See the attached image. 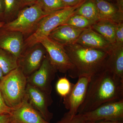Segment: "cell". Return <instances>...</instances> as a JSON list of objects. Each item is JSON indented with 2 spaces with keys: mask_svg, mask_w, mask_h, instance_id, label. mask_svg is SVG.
Masks as SVG:
<instances>
[{
  "mask_svg": "<svg viewBox=\"0 0 123 123\" xmlns=\"http://www.w3.org/2000/svg\"><path fill=\"white\" fill-rule=\"evenodd\" d=\"M56 123H88L83 118L81 114H77L71 116L68 112L65 113L60 120Z\"/></svg>",
  "mask_w": 123,
  "mask_h": 123,
  "instance_id": "cell-25",
  "label": "cell"
},
{
  "mask_svg": "<svg viewBox=\"0 0 123 123\" xmlns=\"http://www.w3.org/2000/svg\"><path fill=\"white\" fill-rule=\"evenodd\" d=\"M13 109L9 107L6 105L2 98L1 93L0 92V110H4L10 114Z\"/></svg>",
  "mask_w": 123,
  "mask_h": 123,
  "instance_id": "cell-28",
  "label": "cell"
},
{
  "mask_svg": "<svg viewBox=\"0 0 123 123\" xmlns=\"http://www.w3.org/2000/svg\"><path fill=\"white\" fill-rule=\"evenodd\" d=\"M85 30L64 24L53 30L48 37L59 44L65 46L76 43L80 35Z\"/></svg>",
  "mask_w": 123,
  "mask_h": 123,
  "instance_id": "cell-14",
  "label": "cell"
},
{
  "mask_svg": "<svg viewBox=\"0 0 123 123\" xmlns=\"http://www.w3.org/2000/svg\"><path fill=\"white\" fill-rule=\"evenodd\" d=\"M10 114L11 123H50L46 121L29 102L26 97Z\"/></svg>",
  "mask_w": 123,
  "mask_h": 123,
  "instance_id": "cell-12",
  "label": "cell"
},
{
  "mask_svg": "<svg viewBox=\"0 0 123 123\" xmlns=\"http://www.w3.org/2000/svg\"><path fill=\"white\" fill-rule=\"evenodd\" d=\"M0 48L7 51L18 58L25 50L24 35L18 31L0 29Z\"/></svg>",
  "mask_w": 123,
  "mask_h": 123,
  "instance_id": "cell-13",
  "label": "cell"
},
{
  "mask_svg": "<svg viewBox=\"0 0 123 123\" xmlns=\"http://www.w3.org/2000/svg\"><path fill=\"white\" fill-rule=\"evenodd\" d=\"M47 54L40 43L28 48L18 58V67L27 77L39 68Z\"/></svg>",
  "mask_w": 123,
  "mask_h": 123,
  "instance_id": "cell-9",
  "label": "cell"
},
{
  "mask_svg": "<svg viewBox=\"0 0 123 123\" xmlns=\"http://www.w3.org/2000/svg\"><path fill=\"white\" fill-rule=\"evenodd\" d=\"M73 85L66 77L60 78L58 79L56 85V92L59 95L64 98L69 94Z\"/></svg>",
  "mask_w": 123,
  "mask_h": 123,
  "instance_id": "cell-24",
  "label": "cell"
},
{
  "mask_svg": "<svg viewBox=\"0 0 123 123\" xmlns=\"http://www.w3.org/2000/svg\"><path fill=\"white\" fill-rule=\"evenodd\" d=\"M23 8L35 4L37 0H21Z\"/></svg>",
  "mask_w": 123,
  "mask_h": 123,
  "instance_id": "cell-31",
  "label": "cell"
},
{
  "mask_svg": "<svg viewBox=\"0 0 123 123\" xmlns=\"http://www.w3.org/2000/svg\"><path fill=\"white\" fill-rule=\"evenodd\" d=\"M96 22L82 15L75 14L70 17L63 25L66 24L78 29H86L91 28Z\"/></svg>",
  "mask_w": 123,
  "mask_h": 123,
  "instance_id": "cell-22",
  "label": "cell"
},
{
  "mask_svg": "<svg viewBox=\"0 0 123 123\" xmlns=\"http://www.w3.org/2000/svg\"><path fill=\"white\" fill-rule=\"evenodd\" d=\"M123 123V121L104 120L97 121V122H93V123Z\"/></svg>",
  "mask_w": 123,
  "mask_h": 123,
  "instance_id": "cell-33",
  "label": "cell"
},
{
  "mask_svg": "<svg viewBox=\"0 0 123 123\" xmlns=\"http://www.w3.org/2000/svg\"><path fill=\"white\" fill-rule=\"evenodd\" d=\"M35 3L46 14L67 7L61 0H37Z\"/></svg>",
  "mask_w": 123,
  "mask_h": 123,
  "instance_id": "cell-23",
  "label": "cell"
},
{
  "mask_svg": "<svg viewBox=\"0 0 123 123\" xmlns=\"http://www.w3.org/2000/svg\"><path fill=\"white\" fill-rule=\"evenodd\" d=\"M7 113H9L7 112V111H4V110H0V116L4 114H7ZM9 114H10V113H9Z\"/></svg>",
  "mask_w": 123,
  "mask_h": 123,
  "instance_id": "cell-35",
  "label": "cell"
},
{
  "mask_svg": "<svg viewBox=\"0 0 123 123\" xmlns=\"http://www.w3.org/2000/svg\"><path fill=\"white\" fill-rule=\"evenodd\" d=\"M4 5L3 0H0V22H4Z\"/></svg>",
  "mask_w": 123,
  "mask_h": 123,
  "instance_id": "cell-30",
  "label": "cell"
},
{
  "mask_svg": "<svg viewBox=\"0 0 123 123\" xmlns=\"http://www.w3.org/2000/svg\"><path fill=\"white\" fill-rule=\"evenodd\" d=\"M26 97L31 105L45 120L49 122L52 119L53 114L49 110V107L53 102L51 94L27 83Z\"/></svg>",
  "mask_w": 123,
  "mask_h": 123,
  "instance_id": "cell-11",
  "label": "cell"
},
{
  "mask_svg": "<svg viewBox=\"0 0 123 123\" xmlns=\"http://www.w3.org/2000/svg\"><path fill=\"white\" fill-rule=\"evenodd\" d=\"M81 114L88 123L104 120L123 121V99L106 103Z\"/></svg>",
  "mask_w": 123,
  "mask_h": 123,
  "instance_id": "cell-7",
  "label": "cell"
},
{
  "mask_svg": "<svg viewBox=\"0 0 123 123\" xmlns=\"http://www.w3.org/2000/svg\"><path fill=\"white\" fill-rule=\"evenodd\" d=\"M4 73L3 72V71L0 67V82L2 80V78L4 77Z\"/></svg>",
  "mask_w": 123,
  "mask_h": 123,
  "instance_id": "cell-34",
  "label": "cell"
},
{
  "mask_svg": "<svg viewBox=\"0 0 123 123\" xmlns=\"http://www.w3.org/2000/svg\"><path fill=\"white\" fill-rule=\"evenodd\" d=\"M91 77L82 76L78 78L77 81L74 84L69 94L64 98L63 103L71 116L78 114L79 107L84 102Z\"/></svg>",
  "mask_w": 123,
  "mask_h": 123,
  "instance_id": "cell-10",
  "label": "cell"
},
{
  "mask_svg": "<svg viewBox=\"0 0 123 123\" xmlns=\"http://www.w3.org/2000/svg\"><path fill=\"white\" fill-rule=\"evenodd\" d=\"M47 15L36 3L22 9L14 20L5 23L1 28L6 30L18 31L23 35L31 34L40 20Z\"/></svg>",
  "mask_w": 123,
  "mask_h": 123,
  "instance_id": "cell-5",
  "label": "cell"
},
{
  "mask_svg": "<svg viewBox=\"0 0 123 123\" xmlns=\"http://www.w3.org/2000/svg\"><path fill=\"white\" fill-rule=\"evenodd\" d=\"M106 0L107 1H110V2H113L115 1V0Z\"/></svg>",
  "mask_w": 123,
  "mask_h": 123,
  "instance_id": "cell-37",
  "label": "cell"
},
{
  "mask_svg": "<svg viewBox=\"0 0 123 123\" xmlns=\"http://www.w3.org/2000/svg\"><path fill=\"white\" fill-rule=\"evenodd\" d=\"M81 5L75 7H65L43 17L35 31L24 40L25 48L39 43L41 39L48 36L56 27L63 25L70 17L75 14L77 9Z\"/></svg>",
  "mask_w": 123,
  "mask_h": 123,
  "instance_id": "cell-4",
  "label": "cell"
},
{
  "mask_svg": "<svg viewBox=\"0 0 123 123\" xmlns=\"http://www.w3.org/2000/svg\"><path fill=\"white\" fill-rule=\"evenodd\" d=\"M98 11L99 19L123 22V13L119 11L116 5L106 0H94Z\"/></svg>",
  "mask_w": 123,
  "mask_h": 123,
  "instance_id": "cell-17",
  "label": "cell"
},
{
  "mask_svg": "<svg viewBox=\"0 0 123 123\" xmlns=\"http://www.w3.org/2000/svg\"><path fill=\"white\" fill-rule=\"evenodd\" d=\"M57 72L51 64L47 54L39 68L27 77V83L51 94L52 89V82Z\"/></svg>",
  "mask_w": 123,
  "mask_h": 123,
  "instance_id": "cell-8",
  "label": "cell"
},
{
  "mask_svg": "<svg viewBox=\"0 0 123 123\" xmlns=\"http://www.w3.org/2000/svg\"><path fill=\"white\" fill-rule=\"evenodd\" d=\"M123 99V79L104 69L91 77L86 95L78 114L92 111L104 104Z\"/></svg>",
  "mask_w": 123,
  "mask_h": 123,
  "instance_id": "cell-1",
  "label": "cell"
},
{
  "mask_svg": "<svg viewBox=\"0 0 123 123\" xmlns=\"http://www.w3.org/2000/svg\"><path fill=\"white\" fill-rule=\"evenodd\" d=\"M0 123H11L10 114L7 113L0 116Z\"/></svg>",
  "mask_w": 123,
  "mask_h": 123,
  "instance_id": "cell-29",
  "label": "cell"
},
{
  "mask_svg": "<svg viewBox=\"0 0 123 123\" xmlns=\"http://www.w3.org/2000/svg\"><path fill=\"white\" fill-rule=\"evenodd\" d=\"M27 85V77L19 67L4 76L0 82V92L8 107L14 109L22 102Z\"/></svg>",
  "mask_w": 123,
  "mask_h": 123,
  "instance_id": "cell-3",
  "label": "cell"
},
{
  "mask_svg": "<svg viewBox=\"0 0 123 123\" xmlns=\"http://www.w3.org/2000/svg\"><path fill=\"white\" fill-rule=\"evenodd\" d=\"M115 45L123 46V22L117 24L115 33Z\"/></svg>",
  "mask_w": 123,
  "mask_h": 123,
  "instance_id": "cell-26",
  "label": "cell"
},
{
  "mask_svg": "<svg viewBox=\"0 0 123 123\" xmlns=\"http://www.w3.org/2000/svg\"><path fill=\"white\" fill-rule=\"evenodd\" d=\"M76 43L86 47L107 51L112 46L99 33L91 28L84 30Z\"/></svg>",
  "mask_w": 123,
  "mask_h": 123,
  "instance_id": "cell-15",
  "label": "cell"
},
{
  "mask_svg": "<svg viewBox=\"0 0 123 123\" xmlns=\"http://www.w3.org/2000/svg\"><path fill=\"white\" fill-rule=\"evenodd\" d=\"M108 53L105 69L123 79V46L112 45Z\"/></svg>",
  "mask_w": 123,
  "mask_h": 123,
  "instance_id": "cell-16",
  "label": "cell"
},
{
  "mask_svg": "<svg viewBox=\"0 0 123 123\" xmlns=\"http://www.w3.org/2000/svg\"><path fill=\"white\" fill-rule=\"evenodd\" d=\"M4 5V18L5 23L15 19L22 8L21 0H3Z\"/></svg>",
  "mask_w": 123,
  "mask_h": 123,
  "instance_id": "cell-21",
  "label": "cell"
},
{
  "mask_svg": "<svg viewBox=\"0 0 123 123\" xmlns=\"http://www.w3.org/2000/svg\"><path fill=\"white\" fill-rule=\"evenodd\" d=\"M39 43L45 48L51 64L57 71L65 73L74 68L64 46L48 36L41 39Z\"/></svg>",
  "mask_w": 123,
  "mask_h": 123,
  "instance_id": "cell-6",
  "label": "cell"
},
{
  "mask_svg": "<svg viewBox=\"0 0 123 123\" xmlns=\"http://www.w3.org/2000/svg\"><path fill=\"white\" fill-rule=\"evenodd\" d=\"M116 6L119 11L123 13V0H115Z\"/></svg>",
  "mask_w": 123,
  "mask_h": 123,
  "instance_id": "cell-32",
  "label": "cell"
},
{
  "mask_svg": "<svg viewBox=\"0 0 123 123\" xmlns=\"http://www.w3.org/2000/svg\"><path fill=\"white\" fill-rule=\"evenodd\" d=\"M64 47L74 66L68 72L72 78L92 76L105 69L108 50L86 47L77 43Z\"/></svg>",
  "mask_w": 123,
  "mask_h": 123,
  "instance_id": "cell-2",
  "label": "cell"
},
{
  "mask_svg": "<svg viewBox=\"0 0 123 123\" xmlns=\"http://www.w3.org/2000/svg\"><path fill=\"white\" fill-rule=\"evenodd\" d=\"M18 67V58L10 52L0 48V67L4 76Z\"/></svg>",
  "mask_w": 123,
  "mask_h": 123,
  "instance_id": "cell-19",
  "label": "cell"
},
{
  "mask_svg": "<svg viewBox=\"0 0 123 123\" xmlns=\"http://www.w3.org/2000/svg\"><path fill=\"white\" fill-rule=\"evenodd\" d=\"M5 23V22H0V29L3 26Z\"/></svg>",
  "mask_w": 123,
  "mask_h": 123,
  "instance_id": "cell-36",
  "label": "cell"
},
{
  "mask_svg": "<svg viewBox=\"0 0 123 123\" xmlns=\"http://www.w3.org/2000/svg\"><path fill=\"white\" fill-rule=\"evenodd\" d=\"M75 14L82 15L95 22L100 20L98 11L94 0H86L77 9Z\"/></svg>",
  "mask_w": 123,
  "mask_h": 123,
  "instance_id": "cell-20",
  "label": "cell"
},
{
  "mask_svg": "<svg viewBox=\"0 0 123 123\" xmlns=\"http://www.w3.org/2000/svg\"><path fill=\"white\" fill-rule=\"evenodd\" d=\"M118 23L106 20H101L94 24L91 28L99 33L112 45L115 44V33Z\"/></svg>",
  "mask_w": 123,
  "mask_h": 123,
  "instance_id": "cell-18",
  "label": "cell"
},
{
  "mask_svg": "<svg viewBox=\"0 0 123 123\" xmlns=\"http://www.w3.org/2000/svg\"><path fill=\"white\" fill-rule=\"evenodd\" d=\"M66 7H73L81 5L86 0H61Z\"/></svg>",
  "mask_w": 123,
  "mask_h": 123,
  "instance_id": "cell-27",
  "label": "cell"
}]
</instances>
